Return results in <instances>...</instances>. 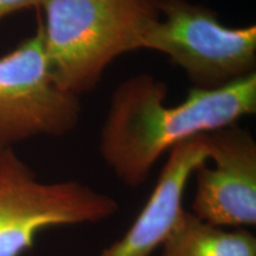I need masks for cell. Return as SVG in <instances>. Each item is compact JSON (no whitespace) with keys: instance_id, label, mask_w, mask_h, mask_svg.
I'll use <instances>...</instances> for the list:
<instances>
[{"instance_id":"6da1fadb","label":"cell","mask_w":256,"mask_h":256,"mask_svg":"<svg viewBox=\"0 0 256 256\" xmlns=\"http://www.w3.org/2000/svg\"><path fill=\"white\" fill-rule=\"evenodd\" d=\"M168 84L142 72L121 82L110 96L98 152L118 180L140 188L156 162L176 145L232 126L256 112V72L224 87L192 88L177 106H165Z\"/></svg>"},{"instance_id":"7a4b0ae2","label":"cell","mask_w":256,"mask_h":256,"mask_svg":"<svg viewBox=\"0 0 256 256\" xmlns=\"http://www.w3.org/2000/svg\"><path fill=\"white\" fill-rule=\"evenodd\" d=\"M40 8L51 78L76 96L92 90L115 58L142 49L160 18L159 0H42Z\"/></svg>"},{"instance_id":"3957f363","label":"cell","mask_w":256,"mask_h":256,"mask_svg":"<svg viewBox=\"0 0 256 256\" xmlns=\"http://www.w3.org/2000/svg\"><path fill=\"white\" fill-rule=\"evenodd\" d=\"M119 204L110 194L76 180L46 183L14 148L0 151V256H22L42 232L98 224Z\"/></svg>"},{"instance_id":"277c9868","label":"cell","mask_w":256,"mask_h":256,"mask_svg":"<svg viewBox=\"0 0 256 256\" xmlns=\"http://www.w3.org/2000/svg\"><path fill=\"white\" fill-rule=\"evenodd\" d=\"M159 10L142 49L168 56L194 88L217 89L255 72V25L229 28L214 10L188 0H159Z\"/></svg>"},{"instance_id":"5b68a950","label":"cell","mask_w":256,"mask_h":256,"mask_svg":"<svg viewBox=\"0 0 256 256\" xmlns=\"http://www.w3.org/2000/svg\"><path fill=\"white\" fill-rule=\"evenodd\" d=\"M81 113L80 96L51 78L40 22L32 36L0 57V151L34 136H66Z\"/></svg>"},{"instance_id":"8992f818","label":"cell","mask_w":256,"mask_h":256,"mask_svg":"<svg viewBox=\"0 0 256 256\" xmlns=\"http://www.w3.org/2000/svg\"><path fill=\"white\" fill-rule=\"evenodd\" d=\"M208 160L192 177L196 190L190 212L212 226L248 229L256 226V142L232 124L206 133Z\"/></svg>"},{"instance_id":"52a82bcc","label":"cell","mask_w":256,"mask_h":256,"mask_svg":"<svg viewBox=\"0 0 256 256\" xmlns=\"http://www.w3.org/2000/svg\"><path fill=\"white\" fill-rule=\"evenodd\" d=\"M206 160V134L176 145L142 211L126 232L98 256H152L159 250L183 218L185 190L196 168Z\"/></svg>"},{"instance_id":"ba28073f","label":"cell","mask_w":256,"mask_h":256,"mask_svg":"<svg viewBox=\"0 0 256 256\" xmlns=\"http://www.w3.org/2000/svg\"><path fill=\"white\" fill-rule=\"evenodd\" d=\"M158 256H256V238L248 229L212 226L185 211Z\"/></svg>"},{"instance_id":"9c48e42d","label":"cell","mask_w":256,"mask_h":256,"mask_svg":"<svg viewBox=\"0 0 256 256\" xmlns=\"http://www.w3.org/2000/svg\"><path fill=\"white\" fill-rule=\"evenodd\" d=\"M42 0H0V20L14 12L40 8Z\"/></svg>"}]
</instances>
